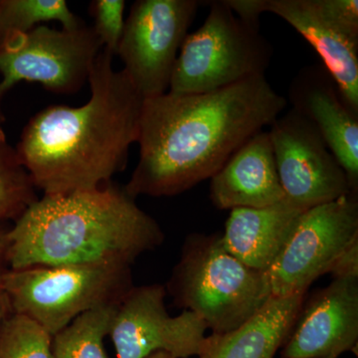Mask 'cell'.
<instances>
[{"label": "cell", "instance_id": "27", "mask_svg": "<svg viewBox=\"0 0 358 358\" xmlns=\"http://www.w3.org/2000/svg\"><path fill=\"white\" fill-rule=\"evenodd\" d=\"M145 358H176L173 357V355H169V353L159 352H155L154 355H150V357Z\"/></svg>", "mask_w": 358, "mask_h": 358}, {"label": "cell", "instance_id": "6", "mask_svg": "<svg viewBox=\"0 0 358 358\" xmlns=\"http://www.w3.org/2000/svg\"><path fill=\"white\" fill-rule=\"evenodd\" d=\"M196 31L188 33L174 66L169 92L208 93L266 75L274 49L254 26L240 20L225 0L209 2Z\"/></svg>", "mask_w": 358, "mask_h": 358}, {"label": "cell", "instance_id": "3", "mask_svg": "<svg viewBox=\"0 0 358 358\" xmlns=\"http://www.w3.org/2000/svg\"><path fill=\"white\" fill-rule=\"evenodd\" d=\"M164 233L136 199L112 181L43 195L7 230L8 270L40 266L124 263L162 246Z\"/></svg>", "mask_w": 358, "mask_h": 358}, {"label": "cell", "instance_id": "20", "mask_svg": "<svg viewBox=\"0 0 358 358\" xmlns=\"http://www.w3.org/2000/svg\"><path fill=\"white\" fill-rule=\"evenodd\" d=\"M36 187L21 164L15 148L0 133V222L20 218L38 199Z\"/></svg>", "mask_w": 358, "mask_h": 358}, {"label": "cell", "instance_id": "24", "mask_svg": "<svg viewBox=\"0 0 358 358\" xmlns=\"http://www.w3.org/2000/svg\"><path fill=\"white\" fill-rule=\"evenodd\" d=\"M7 230L2 229L0 227V281L2 277L8 271L7 265Z\"/></svg>", "mask_w": 358, "mask_h": 358}, {"label": "cell", "instance_id": "19", "mask_svg": "<svg viewBox=\"0 0 358 358\" xmlns=\"http://www.w3.org/2000/svg\"><path fill=\"white\" fill-rule=\"evenodd\" d=\"M49 21L75 29L83 24L64 0H0V42Z\"/></svg>", "mask_w": 358, "mask_h": 358}, {"label": "cell", "instance_id": "10", "mask_svg": "<svg viewBox=\"0 0 358 358\" xmlns=\"http://www.w3.org/2000/svg\"><path fill=\"white\" fill-rule=\"evenodd\" d=\"M268 131L289 203L307 211L355 193L338 160L307 117L291 108L271 124Z\"/></svg>", "mask_w": 358, "mask_h": 358}, {"label": "cell", "instance_id": "2", "mask_svg": "<svg viewBox=\"0 0 358 358\" xmlns=\"http://www.w3.org/2000/svg\"><path fill=\"white\" fill-rule=\"evenodd\" d=\"M107 49L90 72L91 96L80 107L50 106L33 115L15 148L43 195L93 189L124 171L138 143L143 98Z\"/></svg>", "mask_w": 358, "mask_h": 358}, {"label": "cell", "instance_id": "13", "mask_svg": "<svg viewBox=\"0 0 358 358\" xmlns=\"http://www.w3.org/2000/svg\"><path fill=\"white\" fill-rule=\"evenodd\" d=\"M358 341V279H334L303 301L282 345V358L336 357Z\"/></svg>", "mask_w": 358, "mask_h": 358}, {"label": "cell", "instance_id": "23", "mask_svg": "<svg viewBox=\"0 0 358 358\" xmlns=\"http://www.w3.org/2000/svg\"><path fill=\"white\" fill-rule=\"evenodd\" d=\"M327 274L334 279H358V236L339 254Z\"/></svg>", "mask_w": 358, "mask_h": 358}, {"label": "cell", "instance_id": "7", "mask_svg": "<svg viewBox=\"0 0 358 358\" xmlns=\"http://www.w3.org/2000/svg\"><path fill=\"white\" fill-rule=\"evenodd\" d=\"M92 26L54 29L39 25L0 42V92L20 82H34L50 93L70 95L88 82L102 48Z\"/></svg>", "mask_w": 358, "mask_h": 358}, {"label": "cell", "instance_id": "26", "mask_svg": "<svg viewBox=\"0 0 358 358\" xmlns=\"http://www.w3.org/2000/svg\"><path fill=\"white\" fill-rule=\"evenodd\" d=\"M3 94L0 92V133L4 131L3 124L6 122V117H4L3 110H2V99H3Z\"/></svg>", "mask_w": 358, "mask_h": 358}, {"label": "cell", "instance_id": "28", "mask_svg": "<svg viewBox=\"0 0 358 358\" xmlns=\"http://www.w3.org/2000/svg\"><path fill=\"white\" fill-rule=\"evenodd\" d=\"M326 358H336V357H326Z\"/></svg>", "mask_w": 358, "mask_h": 358}, {"label": "cell", "instance_id": "11", "mask_svg": "<svg viewBox=\"0 0 358 358\" xmlns=\"http://www.w3.org/2000/svg\"><path fill=\"white\" fill-rule=\"evenodd\" d=\"M166 293L162 285H143L134 286L122 299L109 331L117 358H145L159 352L189 358L203 352L206 324L189 310L169 315Z\"/></svg>", "mask_w": 358, "mask_h": 358}, {"label": "cell", "instance_id": "21", "mask_svg": "<svg viewBox=\"0 0 358 358\" xmlns=\"http://www.w3.org/2000/svg\"><path fill=\"white\" fill-rule=\"evenodd\" d=\"M0 358H53L52 336L33 320L11 312L0 324Z\"/></svg>", "mask_w": 358, "mask_h": 358}, {"label": "cell", "instance_id": "22", "mask_svg": "<svg viewBox=\"0 0 358 358\" xmlns=\"http://www.w3.org/2000/svg\"><path fill=\"white\" fill-rule=\"evenodd\" d=\"M124 0H94L90 4V14L94 20L92 28L103 48L114 56L124 29Z\"/></svg>", "mask_w": 358, "mask_h": 358}, {"label": "cell", "instance_id": "4", "mask_svg": "<svg viewBox=\"0 0 358 358\" xmlns=\"http://www.w3.org/2000/svg\"><path fill=\"white\" fill-rule=\"evenodd\" d=\"M166 292L216 334L241 327L272 298L267 272L240 262L216 234L186 239Z\"/></svg>", "mask_w": 358, "mask_h": 358}, {"label": "cell", "instance_id": "18", "mask_svg": "<svg viewBox=\"0 0 358 358\" xmlns=\"http://www.w3.org/2000/svg\"><path fill=\"white\" fill-rule=\"evenodd\" d=\"M117 306L85 313L52 336L53 358H109L103 341L109 336Z\"/></svg>", "mask_w": 358, "mask_h": 358}, {"label": "cell", "instance_id": "25", "mask_svg": "<svg viewBox=\"0 0 358 358\" xmlns=\"http://www.w3.org/2000/svg\"><path fill=\"white\" fill-rule=\"evenodd\" d=\"M11 313L10 303L6 294L0 289V324Z\"/></svg>", "mask_w": 358, "mask_h": 358}, {"label": "cell", "instance_id": "15", "mask_svg": "<svg viewBox=\"0 0 358 358\" xmlns=\"http://www.w3.org/2000/svg\"><path fill=\"white\" fill-rule=\"evenodd\" d=\"M210 199L221 210L263 208L285 199L270 134H254L210 178Z\"/></svg>", "mask_w": 358, "mask_h": 358}, {"label": "cell", "instance_id": "8", "mask_svg": "<svg viewBox=\"0 0 358 358\" xmlns=\"http://www.w3.org/2000/svg\"><path fill=\"white\" fill-rule=\"evenodd\" d=\"M199 3L196 0H138L131 6L117 55L143 100L169 92L176 59Z\"/></svg>", "mask_w": 358, "mask_h": 358}, {"label": "cell", "instance_id": "12", "mask_svg": "<svg viewBox=\"0 0 358 358\" xmlns=\"http://www.w3.org/2000/svg\"><path fill=\"white\" fill-rule=\"evenodd\" d=\"M300 33L324 61L341 93L358 113L357 0H259Z\"/></svg>", "mask_w": 358, "mask_h": 358}, {"label": "cell", "instance_id": "5", "mask_svg": "<svg viewBox=\"0 0 358 358\" xmlns=\"http://www.w3.org/2000/svg\"><path fill=\"white\" fill-rule=\"evenodd\" d=\"M133 287L131 266L124 263L8 270L0 281L11 312L36 322L52 336L85 313L119 305Z\"/></svg>", "mask_w": 358, "mask_h": 358}, {"label": "cell", "instance_id": "14", "mask_svg": "<svg viewBox=\"0 0 358 358\" xmlns=\"http://www.w3.org/2000/svg\"><path fill=\"white\" fill-rule=\"evenodd\" d=\"M292 109L315 124L348 176L352 192L358 190V113L346 102L324 65L301 68L289 87Z\"/></svg>", "mask_w": 358, "mask_h": 358}, {"label": "cell", "instance_id": "16", "mask_svg": "<svg viewBox=\"0 0 358 358\" xmlns=\"http://www.w3.org/2000/svg\"><path fill=\"white\" fill-rule=\"evenodd\" d=\"M303 210L286 199L263 208H234L221 235L225 248L240 262L268 272Z\"/></svg>", "mask_w": 358, "mask_h": 358}, {"label": "cell", "instance_id": "9", "mask_svg": "<svg viewBox=\"0 0 358 358\" xmlns=\"http://www.w3.org/2000/svg\"><path fill=\"white\" fill-rule=\"evenodd\" d=\"M357 236V193L303 212L267 272L272 296L307 294Z\"/></svg>", "mask_w": 358, "mask_h": 358}, {"label": "cell", "instance_id": "1", "mask_svg": "<svg viewBox=\"0 0 358 358\" xmlns=\"http://www.w3.org/2000/svg\"><path fill=\"white\" fill-rule=\"evenodd\" d=\"M287 99L257 76L208 93L143 101L140 159L124 189L176 196L211 178L250 138L282 114Z\"/></svg>", "mask_w": 358, "mask_h": 358}, {"label": "cell", "instance_id": "17", "mask_svg": "<svg viewBox=\"0 0 358 358\" xmlns=\"http://www.w3.org/2000/svg\"><path fill=\"white\" fill-rule=\"evenodd\" d=\"M306 300V294L272 298L241 327L207 336L199 358H274Z\"/></svg>", "mask_w": 358, "mask_h": 358}]
</instances>
